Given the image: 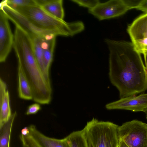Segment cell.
<instances>
[{
  "instance_id": "cell-1",
  "label": "cell",
  "mask_w": 147,
  "mask_h": 147,
  "mask_svg": "<svg viewBox=\"0 0 147 147\" xmlns=\"http://www.w3.org/2000/svg\"><path fill=\"white\" fill-rule=\"evenodd\" d=\"M109 51V77L120 98L147 90V68L131 42L105 39Z\"/></svg>"
},
{
  "instance_id": "cell-2",
  "label": "cell",
  "mask_w": 147,
  "mask_h": 147,
  "mask_svg": "<svg viewBox=\"0 0 147 147\" xmlns=\"http://www.w3.org/2000/svg\"><path fill=\"white\" fill-rule=\"evenodd\" d=\"M18 63L22 67L30 86L34 101L48 105L52 99V89L47 82L36 60L32 43L24 42L14 48Z\"/></svg>"
},
{
  "instance_id": "cell-3",
  "label": "cell",
  "mask_w": 147,
  "mask_h": 147,
  "mask_svg": "<svg viewBox=\"0 0 147 147\" xmlns=\"http://www.w3.org/2000/svg\"><path fill=\"white\" fill-rule=\"evenodd\" d=\"M12 9L20 13L38 28L54 32L57 36H73L82 32L85 28L82 22H68L57 19L37 5Z\"/></svg>"
},
{
  "instance_id": "cell-4",
  "label": "cell",
  "mask_w": 147,
  "mask_h": 147,
  "mask_svg": "<svg viewBox=\"0 0 147 147\" xmlns=\"http://www.w3.org/2000/svg\"><path fill=\"white\" fill-rule=\"evenodd\" d=\"M119 126L108 121L93 118L83 129L89 147H119Z\"/></svg>"
},
{
  "instance_id": "cell-5",
  "label": "cell",
  "mask_w": 147,
  "mask_h": 147,
  "mask_svg": "<svg viewBox=\"0 0 147 147\" xmlns=\"http://www.w3.org/2000/svg\"><path fill=\"white\" fill-rule=\"evenodd\" d=\"M119 140L128 147H147V124L137 120L126 122L118 126Z\"/></svg>"
},
{
  "instance_id": "cell-6",
  "label": "cell",
  "mask_w": 147,
  "mask_h": 147,
  "mask_svg": "<svg viewBox=\"0 0 147 147\" xmlns=\"http://www.w3.org/2000/svg\"><path fill=\"white\" fill-rule=\"evenodd\" d=\"M129 10L125 0H111L99 3L88 11L100 21L120 16Z\"/></svg>"
},
{
  "instance_id": "cell-7",
  "label": "cell",
  "mask_w": 147,
  "mask_h": 147,
  "mask_svg": "<svg viewBox=\"0 0 147 147\" xmlns=\"http://www.w3.org/2000/svg\"><path fill=\"white\" fill-rule=\"evenodd\" d=\"M3 9L0 7V62H4L13 47L14 36Z\"/></svg>"
},
{
  "instance_id": "cell-8",
  "label": "cell",
  "mask_w": 147,
  "mask_h": 147,
  "mask_svg": "<svg viewBox=\"0 0 147 147\" xmlns=\"http://www.w3.org/2000/svg\"><path fill=\"white\" fill-rule=\"evenodd\" d=\"M108 110L122 109L144 112L147 109V93L121 98L107 104Z\"/></svg>"
},
{
  "instance_id": "cell-9",
  "label": "cell",
  "mask_w": 147,
  "mask_h": 147,
  "mask_svg": "<svg viewBox=\"0 0 147 147\" xmlns=\"http://www.w3.org/2000/svg\"><path fill=\"white\" fill-rule=\"evenodd\" d=\"M9 94L6 83L0 79V128L11 117L12 113L10 104Z\"/></svg>"
},
{
  "instance_id": "cell-10",
  "label": "cell",
  "mask_w": 147,
  "mask_h": 147,
  "mask_svg": "<svg viewBox=\"0 0 147 147\" xmlns=\"http://www.w3.org/2000/svg\"><path fill=\"white\" fill-rule=\"evenodd\" d=\"M127 31L131 41L147 37V13L134 20L128 26Z\"/></svg>"
},
{
  "instance_id": "cell-11",
  "label": "cell",
  "mask_w": 147,
  "mask_h": 147,
  "mask_svg": "<svg viewBox=\"0 0 147 147\" xmlns=\"http://www.w3.org/2000/svg\"><path fill=\"white\" fill-rule=\"evenodd\" d=\"M28 127L33 136L42 147H70L67 137L62 139L50 138L40 132L34 125H30Z\"/></svg>"
},
{
  "instance_id": "cell-12",
  "label": "cell",
  "mask_w": 147,
  "mask_h": 147,
  "mask_svg": "<svg viewBox=\"0 0 147 147\" xmlns=\"http://www.w3.org/2000/svg\"><path fill=\"white\" fill-rule=\"evenodd\" d=\"M29 37L32 41L34 54L38 66L47 82L51 86L50 77L46 73L43 61V46L45 40L46 39L39 36Z\"/></svg>"
},
{
  "instance_id": "cell-13",
  "label": "cell",
  "mask_w": 147,
  "mask_h": 147,
  "mask_svg": "<svg viewBox=\"0 0 147 147\" xmlns=\"http://www.w3.org/2000/svg\"><path fill=\"white\" fill-rule=\"evenodd\" d=\"M18 91L20 98L25 100H33L32 89L24 69L21 65L18 63Z\"/></svg>"
},
{
  "instance_id": "cell-14",
  "label": "cell",
  "mask_w": 147,
  "mask_h": 147,
  "mask_svg": "<svg viewBox=\"0 0 147 147\" xmlns=\"http://www.w3.org/2000/svg\"><path fill=\"white\" fill-rule=\"evenodd\" d=\"M45 11L53 17L63 20L64 12L62 0H47L44 5L40 6Z\"/></svg>"
},
{
  "instance_id": "cell-15",
  "label": "cell",
  "mask_w": 147,
  "mask_h": 147,
  "mask_svg": "<svg viewBox=\"0 0 147 147\" xmlns=\"http://www.w3.org/2000/svg\"><path fill=\"white\" fill-rule=\"evenodd\" d=\"M56 37L45 40L43 46V61L45 68L48 76L50 77L49 70L53 59L55 45Z\"/></svg>"
},
{
  "instance_id": "cell-16",
  "label": "cell",
  "mask_w": 147,
  "mask_h": 147,
  "mask_svg": "<svg viewBox=\"0 0 147 147\" xmlns=\"http://www.w3.org/2000/svg\"><path fill=\"white\" fill-rule=\"evenodd\" d=\"M17 114L16 111L12 113L9 120L0 128V147H10L12 127Z\"/></svg>"
},
{
  "instance_id": "cell-17",
  "label": "cell",
  "mask_w": 147,
  "mask_h": 147,
  "mask_svg": "<svg viewBox=\"0 0 147 147\" xmlns=\"http://www.w3.org/2000/svg\"><path fill=\"white\" fill-rule=\"evenodd\" d=\"M70 147H89L83 129L73 131L66 137Z\"/></svg>"
},
{
  "instance_id": "cell-18",
  "label": "cell",
  "mask_w": 147,
  "mask_h": 147,
  "mask_svg": "<svg viewBox=\"0 0 147 147\" xmlns=\"http://www.w3.org/2000/svg\"><path fill=\"white\" fill-rule=\"evenodd\" d=\"M135 50L140 54H142L144 57L145 66L147 68V37L141 39L131 41Z\"/></svg>"
},
{
  "instance_id": "cell-19",
  "label": "cell",
  "mask_w": 147,
  "mask_h": 147,
  "mask_svg": "<svg viewBox=\"0 0 147 147\" xmlns=\"http://www.w3.org/2000/svg\"><path fill=\"white\" fill-rule=\"evenodd\" d=\"M3 1L6 5L12 8L36 5L35 0H6Z\"/></svg>"
},
{
  "instance_id": "cell-20",
  "label": "cell",
  "mask_w": 147,
  "mask_h": 147,
  "mask_svg": "<svg viewBox=\"0 0 147 147\" xmlns=\"http://www.w3.org/2000/svg\"><path fill=\"white\" fill-rule=\"evenodd\" d=\"M20 138V139L24 141L29 147H42L30 131V132L25 136L21 134Z\"/></svg>"
},
{
  "instance_id": "cell-21",
  "label": "cell",
  "mask_w": 147,
  "mask_h": 147,
  "mask_svg": "<svg viewBox=\"0 0 147 147\" xmlns=\"http://www.w3.org/2000/svg\"><path fill=\"white\" fill-rule=\"evenodd\" d=\"M71 1L78 4L80 6L87 8L88 9H93L100 3L98 0H72Z\"/></svg>"
},
{
  "instance_id": "cell-22",
  "label": "cell",
  "mask_w": 147,
  "mask_h": 147,
  "mask_svg": "<svg viewBox=\"0 0 147 147\" xmlns=\"http://www.w3.org/2000/svg\"><path fill=\"white\" fill-rule=\"evenodd\" d=\"M41 109V106L39 103H34L28 107L25 114L27 115L36 114Z\"/></svg>"
},
{
  "instance_id": "cell-23",
  "label": "cell",
  "mask_w": 147,
  "mask_h": 147,
  "mask_svg": "<svg viewBox=\"0 0 147 147\" xmlns=\"http://www.w3.org/2000/svg\"><path fill=\"white\" fill-rule=\"evenodd\" d=\"M136 9L144 13H147V0H140Z\"/></svg>"
},
{
  "instance_id": "cell-24",
  "label": "cell",
  "mask_w": 147,
  "mask_h": 147,
  "mask_svg": "<svg viewBox=\"0 0 147 147\" xmlns=\"http://www.w3.org/2000/svg\"><path fill=\"white\" fill-rule=\"evenodd\" d=\"M125 0L129 10L136 9L140 1L138 0Z\"/></svg>"
},
{
  "instance_id": "cell-25",
  "label": "cell",
  "mask_w": 147,
  "mask_h": 147,
  "mask_svg": "<svg viewBox=\"0 0 147 147\" xmlns=\"http://www.w3.org/2000/svg\"><path fill=\"white\" fill-rule=\"evenodd\" d=\"M30 132V130L28 127H25L22 129L21 131V134L25 136L28 134Z\"/></svg>"
},
{
  "instance_id": "cell-26",
  "label": "cell",
  "mask_w": 147,
  "mask_h": 147,
  "mask_svg": "<svg viewBox=\"0 0 147 147\" xmlns=\"http://www.w3.org/2000/svg\"><path fill=\"white\" fill-rule=\"evenodd\" d=\"M119 141V147H128L122 140Z\"/></svg>"
},
{
  "instance_id": "cell-27",
  "label": "cell",
  "mask_w": 147,
  "mask_h": 147,
  "mask_svg": "<svg viewBox=\"0 0 147 147\" xmlns=\"http://www.w3.org/2000/svg\"><path fill=\"white\" fill-rule=\"evenodd\" d=\"M22 142L23 147H29L27 144L22 140H20Z\"/></svg>"
},
{
  "instance_id": "cell-28",
  "label": "cell",
  "mask_w": 147,
  "mask_h": 147,
  "mask_svg": "<svg viewBox=\"0 0 147 147\" xmlns=\"http://www.w3.org/2000/svg\"><path fill=\"white\" fill-rule=\"evenodd\" d=\"M145 113L146 114V117L147 119V109L145 111Z\"/></svg>"
}]
</instances>
